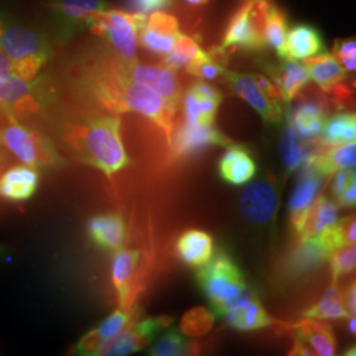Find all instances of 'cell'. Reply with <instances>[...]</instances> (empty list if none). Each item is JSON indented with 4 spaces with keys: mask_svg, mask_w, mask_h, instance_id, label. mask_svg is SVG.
<instances>
[{
    "mask_svg": "<svg viewBox=\"0 0 356 356\" xmlns=\"http://www.w3.org/2000/svg\"><path fill=\"white\" fill-rule=\"evenodd\" d=\"M40 107L32 82L17 76L0 78V108L7 115L33 114Z\"/></svg>",
    "mask_w": 356,
    "mask_h": 356,
    "instance_id": "cell-22",
    "label": "cell"
},
{
    "mask_svg": "<svg viewBox=\"0 0 356 356\" xmlns=\"http://www.w3.org/2000/svg\"><path fill=\"white\" fill-rule=\"evenodd\" d=\"M173 159H188L210 147H227L231 139L214 126H194L182 122L173 134L170 141Z\"/></svg>",
    "mask_w": 356,
    "mask_h": 356,
    "instance_id": "cell-13",
    "label": "cell"
},
{
    "mask_svg": "<svg viewBox=\"0 0 356 356\" xmlns=\"http://www.w3.org/2000/svg\"><path fill=\"white\" fill-rule=\"evenodd\" d=\"M175 254L189 267H204L214 254V239L202 229H186L175 243Z\"/></svg>",
    "mask_w": 356,
    "mask_h": 356,
    "instance_id": "cell-26",
    "label": "cell"
},
{
    "mask_svg": "<svg viewBox=\"0 0 356 356\" xmlns=\"http://www.w3.org/2000/svg\"><path fill=\"white\" fill-rule=\"evenodd\" d=\"M91 243L103 251L116 252L126 241V223L118 213L92 216L88 225Z\"/></svg>",
    "mask_w": 356,
    "mask_h": 356,
    "instance_id": "cell-24",
    "label": "cell"
},
{
    "mask_svg": "<svg viewBox=\"0 0 356 356\" xmlns=\"http://www.w3.org/2000/svg\"><path fill=\"white\" fill-rule=\"evenodd\" d=\"M207 54L209 51H204L194 38L181 33L173 51L163 58V64L169 66L173 70H185L191 64L204 60V57H207Z\"/></svg>",
    "mask_w": 356,
    "mask_h": 356,
    "instance_id": "cell-36",
    "label": "cell"
},
{
    "mask_svg": "<svg viewBox=\"0 0 356 356\" xmlns=\"http://www.w3.org/2000/svg\"><path fill=\"white\" fill-rule=\"evenodd\" d=\"M209 1H210V0H184L185 4H188L189 7H194V8H197V7H204Z\"/></svg>",
    "mask_w": 356,
    "mask_h": 356,
    "instance_id": "cell-48",
    "label": "cell"
},
{
    "mask_svg": "<svg viewBox=\"0 0 356 356\" xmlns=\"http://www.w3.org/2000/svg\"><path fill=\"white\" fill-rule=\"evenodd\" d=\"M326 177L313 164L307 163L304 165L300 176L293 188L289 202L288 214L293 232L298 239L305 227L306 219L312 210L316 198L319 195L322 184Z\"/></svg>",
    "mask_w": 356,
    "mask_h": 356,
    "instance_id": "cell-12",
    "label": "cell"
},
{
    "mask_svg": "<svg viewBox=\"0 0 356 356\" xmlns=\"http://www.w3.org/2000/svg\"><path fill=\"white\" fill-rule=\"evenodd\" d=\"M214 314L204 307H194L189 310L179 325V331L186 337H202L214 325Z\"/></svg>",
    "mask_w": 356,
    "mask_h": 356,
    "instance_id": "cell-40",
    "label": "cell"
},
{
    "mask_svg": "<svg viewBox=\"0 0 356 356\" xmlns=\"http://www.w3.org/2000/svg\"><path fill=\"white\" fill-rule=\"evenodd\" d=\"M293 343L298 344L306 355L331 356L337 353V339L330 326L318 319L305 318L286 329Z\"/></svg>",
    "mask_w": 356,
    "mask_h": 356,
    "instance_id": "cell-21",
    "label": "cell"
},
{
    "mask_svg": "<svg viewBox=\"0 0 356 356\" xmlns=\"http://www.w3.org/2000/svg\"><path fill=\"white\" fill-rule=\"evenodd\" d=\"M179 36L177 19L165 11H159L147 15L139 31L138 42L144 51L164 58L173 51Z\"/></svg>",
    "mask_w": 356,
    "mask_h": 356,
    "instance_id": "cell-15",
    "label": "cell"
},
{
    "mask_svg": "<svg viewBox=\"0 0 356 356\" xmlns=\"http://www.w3.org/2000/svg\"><path fill=\"white\" fill-rule=\"evenodd\" d=\"M151 344H152V341L149 338H147L136 327L135 321L132 318L124 330L103 346L98 353V356L129 355V354L145 350Z\"/></svg>",
    "mask_w": 356,
    "mask_h": 356,
    "instance_id": "cell-34",
    "label": "cell"
},
{
    "mask_svg": "<svg viewBox=\"0 0 356 356\" xmlns=\"http://www.w3.org/2000/svg\"><path fill=\"white\" fill-rule=\"evenodd\" d=\"M289 20L275 0H266L264 6V38L266 44L281 60H286V35Z\"/></svg>",
    "mask_w": 356,
    "mask_h": 356,
    "instance_id": "cell-31",
    "label": "cell"
},
{
    "mask_svg": "<svg viewBox=\"0 0 356 356\" xmlns=\"http://www.w3.org/2000/svg\"><path fill=\"white\" fill-rule=\"evenodd\" d=\"M344 304L351 316H356V280L353 281L344 293Z\"/></svg>",
    "mask_w": 356,
    "mask_h": 356,
    "instance_id": "cell-47",
    "label": "cell"
},
{
    "mask_svg": "<svg viewBox=\"0 0 356 356\" xmlns=\"http://www.w3.org/2000/svg\"><path fill=\"white\" fill-rule=\"evenodd\" d=\"M330 193L338 206L355 207L356 206V166L342 169L332 175Z\"/></svg>",
    "mask_w": 356,
    "mask_h": 356,
    "instance_id": "cell-38",
    "label": "cell"
},
{
    "mask_svg": "<svg viewBox=\"0 0 356 356\" xmlns=\"http://www.w3.org/2000/svg\"><path fill=\"white\" fill-rule=\"evenodd\" d=\"M222 99V92L214 86L204 81L194 82L184 95L182 122L194 126H214Z\"/></svg>",
    "mask_w": 356,
    "mask_h": 356,
    "instance_id": "cell-16",
    "label": "cell"
},
{
    "mask_svg": "<svg viewBox=\"0 0 356 356\" xmlns=\"http://www.w3.org/2000/svg\"><path fill=\"white\" fill-rule=\"evenodd\" d=\"M144 257L139 250L120 248L114 252L111 263V282L119 309L134 316L135 304L143 292Z\"/></svg>",
    "mask_w": 356,
    "mask_h": 356,
    "instance_id": "cell-9",
    "label": "cell"
},
{
    "mask_svg": "<svg viewBox=\"0 0 356 356\" xmlns=\"http://www.w3.org/2000/svg\"><path fill=\"white\" fill-rule=\"evenodd\" d=\"M351 314L348 313L344 304V293L337 284L332 281L330 286L323 292L318 301L309 306L304 312V318L318 319H347Z\"/></svg>",
    "mask_w": 356,
    "mask_h": 356,
    "instance_id": "cell-33",
    "label": "cell"
},
{
    "mask_svg": "<svg viewBox=\"0 0 356 356\" xmlns=\"http://www.w3.org/2000/svg\"><path fill=\"white\" fill-rule=\"evenodd\" d=\"M16 76L15 63L4 53L0 51V78Z\"/></svg>",
    "mask_w": 356,
    "mask_h": 356,
    "instance_id": "cell-46",
    "label": "cell"
},
{
    "mask_svg": "<svg viewBox=\"0 0 356 356\" xmlns=\"http://www.w3.org/2000/svg\"><path fill=\"white\" fill-rule=\"evenodd\" d=\"M318 140L327 147L356 141V113H339L327 118Z\"/></svg>",
    "mask_w": 356,
    "mask_h": 356,
    "instance_id": "cell-35",
    "label": "cell"
},
{
    "mask_svg": "<svg viewBox=\"0 0 356 356\" xmlns=\"http://www.w3.org/2000/svg\"><path fill=\"white\" fill-rule=\"evenodd\" d=\"M222 317L229 326L239 331L261 330L276 323L252 289H248L242 297L234 301L225 310Z\"/></svg>",
    "mask_w": 356,
    "mask_h": 356,
    "instance_id": "cell-18",
    "label": "cell"
},
{
    "mask_svg": "<svg viewBox=\"0 0 356 356\" xmlns=\"http://www.w3.org/2000/svg\"><path fill=\"white\" fill-rule=\"evenodd\" d=\"M310 79L325 94L334 97L337 101H346L351 94L346 86L347 72L330 53H323L317 57L304 60Z\"/></svg>",
    "mask_w": 356,
    "mask_h": 356,
    "instance_id": "cell-19",
    "label": "cell"
},
{
    "mask_svg": "<svg viewBox=\"0 0 356 356\" xmlns=\"http://www.w3.org/2000/svg\"><path fill=\"white\" fill-rule=\"evenodd\" d=\"M38 182L36 168L13 166L0 176V197L10 202H26L36 194Z\"/></svg>",
    "mask_w": 356,
    "mask_h": 356,
    "instance_id": "cell-25",
    "label": "cell"
},
{
    "mask_svg": "<svg viewBox=\"0 0 356 356\" xmlns=\"http://www.w3.org/2000/svg\"><path fill=\"white\" fill-rule=\"evenodd\" d=\"M195 277L210 305L219 316L250 289L239 266L225 252L213 256L206 266L198 268Z\"/></svg>",
    "mask_w": 356,
    "mask_h": 356,
    "instance_id": "cell-4",
    "label": "cell"
},
{
    "mask_svg": "<svg viewBox=\"0 0 356 356\" xmlns=\"http://www.w3.org/2000/svg\"><path fill=\"white\" fill-rule=\"evenodd\" d=\"M339 220L341 218L337 202L325 194H319L312 206V210L306 219L305 227L298 239L314 238L323 231L337 226Z\"/></svg>",
    "mask_w": 356,
    "mask_h": 356,
    "instance_id": "cell-32",
    "label": "cell"
},
{
    "mask_svg": "<svg viewBox=\"0 0 356 356\" xmlns=\"http://www.w3.org/2000/svg\"><path fill=\"white\" fill-rule=\"evenodd\" d=\"M175 0H126L129 13L149 15V13L165 11L172 7Z\"/></svg>",
    "mask_w": 356,
    "mask_h": 356,
    "instance_id": "cell-44",
    "label": "cell"
},
{
    "mask_svg": "<svg viewBox=\"0 0 356 356\" xmlns=\"http://www.w3.org/2000/svg\"><path fill=\"white\" fill-rule=\"evenodd\" d=\"M330 256L314 239H298V244L286 259L284 270L291 277H300L313 272L322 263L327 261Z\"/></svg>",
    "mask_w": 356,
    "mask_h": 356,
    "instance_id": "cell-29",
    "label": "cell"
},
{
    "mask_svg": "<svg viewBox=\"0 0 356 356\" xmlns=\"http://www.w3.org/2000/svg\"><path fill=\"white\" fill-rule=\"evenodd\" d=\"M285 119H286V123L281 134L279 154H280L282 165L286 169V172L291 173L307 164L314 157V154L318 152L321 143L318 139H316V141L302 140V138L293 127L286 114H285Z\"/></svg>",
    "mask_w": 356,
    "mask_h": 356,
    "instance_id": "cell-23",
    "label": "cell"
},
{
    "mask_svg": "<svg viewBox=\"0 0 356 356\" xmlns=\"http://www.w3.org/2000/svg\"><path fill=\"white\" fill-rule=\"evenodd\" d=\"M85 88L91 98L111 114L135 113L160 128L169 143L175 131L177 108L154 90L124 73L119 57H104L86 67Z\"/></svg>",
    "mask_w": 356,
    "mask_h": 356,
    "instance_id": "cell-1",
    "label": "cell"
},
{
    "mask_svg": "<svg viewBox=\"0 0 356 356\" xmlns=\"http://www.w3.org/2000/svg\"><path fill=\"white\" fill-rule=\"evenodd\" d=\"M132 318H134V316L127 314L122 309H118L111 316H108L107 318L104 319L97 329H92V331L101 341L103 347L108 341H111L118 334H120L122 331L124 330Z\"/></svg>",
    "mask_w": 356,
    "mask_h": 356,
    "instance_id": "cell-42",
    "label": "cell"
},
{
    "mask_svg": "<svg viewBox=\"0 0 356 356\" xmlns=\"http://www.w3.org/2000/svg\"><path fill=\"white\" fill-rule=\"evenodd\" d=\"M343 355L356 356V344L355 346H353V347H350V348H347V350L344 351Z\"/></svg>",
    "mask_w": 356,
    "mask_h": 356,
    "instance_id": "cell-50",
    "label": "cell"
},
{
    "mask_svg": "<svg viewBox=\"0 0 356 356\" xmlns=\"http://www.w3.org/2000/svg\"><path fill=\"white\" fill-rule=\"evenodd\" d=\"M48 8L58 38L67 41L90 29L92 16L107 8L104 0H49Z\"/></svg>",
    "mask_w": 356,
    "mask_h": 356,
    "instance_id": "cell-11",
    "label": "cell"
},
{
    "mask_svg": "<svg viewBox=\"0 0 356 356\" xmlns=\"http://www.w3.org/2000/svg\"><path fill=\"white\" fill-rule=\"evenodd\" d=\"M120 128L122 120L118 115H98L83 123L70 124L65 140L82 163L111 177L131 163Z\"/></svg>",
    "mask_w": 356,
    "mask_h": 356,
    "instance_id": "cell-2",
    "label": "cell"
},
{
    "mask_svg": "<svg viewBox=\"0 0 356 356\" xmlns=\"http://www.w3.org/2000/svg\"><path fill=\"white\" fill-rule=\"evenodd\" d=\"M186 73L191 76H198L204 81L216 79L219 76H225L226 73V51H223L220 47L214 48L213 51H209L207 57L204 60H200L189 67L185 69Z\"/></svg>",
    "mask_w": 356,
    "mask_h": 356,
    "instance_id": "cell-39",
    "label": "cell"
},
{
    "mask_svg": "<svg viewBox=\"0 0 356 356\" xmlns=\"http://www.w3.org/2000/svg\"><path fill=\"white\" fill-rule=\"evenodd\" d=\"M286 60H307L326 53L323 38L316 26L297 24L286 35Z\"/></svg>",
    "mask_w": 356,
    "mask_h": 356,
    "instance_id": "cell-28",
    "label": "cell"
},
{
    "mask_svg": "<svg viewBox=\"0 0 356 356\" xmlns=\"http://www.w3.org/2000/svg\"><path fill=\"white\" fill-rule=\"evenodd\" d=\"M347 319H348L347 329L353 335H356V316H350Z\"/></svg>",
    "mask_w": 356,
    "mask_h": 356,
    "instance_id": "cell-49",
    "label": "cell"
},
{
    "mask_svg": "<svg viewBox=\"0 0 356 356\" xmlns=\"http://www.w3.org/2000/svg\"><path fill=\"white\" fill-rule=\"evenodd\" d=\"M243 3H244V1H251V0H242Z\"/></svg>",
    "mask_w": 356,
    "mask_h": 356,
    "instance_id": "cell-51",
    "label": "cell"
},
{
    "mask_svg": "<svg viewBox=\"0 0 356 356\" xmlns=\"http://www.w3.org/2000/svg\"><path fill=\"white\" fill-rule=\"evenodd\" d=\"M309 163L316 166L326 178L330 177L338 170L355 168L356 141L335 147H327L321 143L318 152Z\"/></svg>",
    "mask_w": 356,
    "mask_h": 356,
    "instance_id": "cell-30",
    "label": "cell"
},
{
    "mask_svg": "<svg viewBox=\"0 0 356 356\" xmlns=\"http://www.w3.org/2000/svg\"><path fill=\"white\" fill-rule=\"evenodd\" d=\"M147 15L119 10H103L95 13L90 31L106 40L123 61L138 60V36Z\"/></svg>",
    "mask_w": 356,
    "mask_h": 356,
    "instance_id": "cell-5",
    "label": "cell"
},
{
    "mask_svg": "<svg viewBox=\"0 0 356 356\" xmlns=\"http://www.w3.org/2000/svg\"><path fill=\"white\" fill-rule=\"evenodd\" d=\"M219 177L229 185H244L254 177L257 165L251 152L239 144L227 145L218 164Z\"/></svg>",
    "mask_w": 356,
    "mask_h": 356,
    "instance_id": "cell-27",
    "label": "cell"
},
{
    "mask_svg": "<svg viewBox=\"0 0 356 356\" xmlns=\"http://www.w3.org/2000/svg\"><path fill=\"white\" fill-rule=\"evenodd\" d=\"M294 99V106L285 110L293 127L302 139H318L330 111L326 94L322 90L306 89Z\"/></svg>",
    "mask_w": 356,
    "mask_h": 356,
    "instance_id": "cell-10",
    "label": "cell"
},
{
    "mask_svg": "<svg viewBox=\"0 0 356 356\" xmlns=\"http://www.w3.org/2000/svg\"><path fill=\"white\" fill-rule=\"evenodd\" d=\"M341 226H342V232H343L344 245L346 244H356V216L342 218Z\"/></svg>",
    "mask_w": 356,
    "mask_h": 356,
    "instance_id": "cell-45",
    "label": "cell"
},
{
    "mask_svg": "<svg viewBox=\"0 0 356 356\" xmlns=\"http://www.w3.org/2000/svg\"><path fill=\"white\" fill-rule=\"evenodd\" d=\"M331 54L347 73L356 74V36L335 41Z\"/></svg>",
    "mask_w": 356,
    "mask_h": 356,
    "instance_id": "cell-43",
    "label": "cell"
},
{
    "mask_svg": "<svg viewBox=\"0 0 356 356\" xmlns=\"http://www.w3.org/2000/svg\"><path fill=\"white\" fill-rule=\"evenodd\" d=\"M0 51L15 63L16 76L26 82H33L49 57L41 35L4 17H0Z\"/></svg>",
    "mask_w": 356,
    "mask_h": 356,
    "instance_id": "cell-3",
    "label": "cell"
},
{
    "mask_svg": "<svg viewBox=\"0 0 356 356\" xmlns=\"http://www.w3.org/2000/svg\"><path fill=\"white\" fill-rule=\"evenodd\" d=\"M0 145L32 168L56 165L60 160L51 141L13 115H7V123L0 128Z\"/></svg>",
    "mask_w": 356,
    "mask_h": 356,
    "instance_id": "cell-7",
    "label": "cell"
},
{
    "mask_svg": "<svg viewBox=\"0 0 356 356\" xmlns=\"http://www.w3.org/2000/svg\"><path fill=\"white\" fill-rule=\"evenodd\" d=\"M120 61L124 73L131 79L154 90L172 106L178 108V104L181 101V85L176 70L164 64H143L138 60L127 63L122 58Z\"/></svg>",
    "mask_w": 356,
    "mask_h": 356,
    "instance_id": "cell-14",
    "label": "cell"
},
{
    "mask_svg": "<svg viewBox=\"0 0 356 356\" xmlns=\"http://www.w3.org/2000/svg\"><path fill=\"white\" fill-rule=\"evenodd\" d=\"M330 270L332 281L350 275L356 270V244H346L330 256Z\"/></svg>",
    "mask_w": 356,
    "mask_h": 356,
    "instance_id": "cell-41",
    "label": "cell"
},
{
    "mask_svg": "<svg viewBox=\"0 0 356 356\" xmlns=\"http://www.w3.org/2000/svg\"><path fill=\"white\" fill-rule=\"evenodd\" d=\"M268 78L280 90L282 101L289 106L294 98L307 88L310 74L305 63L297 60H281L279 63H261Z\"/></svg>",
    "mask_w": 356,
    "mask_h": 356,
    "instance_id": "cell-20",
    "label": "cell"
},
{
    "mask_svg": "<svg viewBox=\"0 0 356 356\" xmlns=\"http://www.w3.org/2000/svg\"><path fill=\"white\" fill-rule=\"evenodd\" d=\"M195 350V344L188 341L181 331L169 329L153 344L148 354L153 356L191 355Z\"/></svg>",
    "mask_w": 356,
    "mask_h": 356,
    "instance_id": "cell-37",
    "label": "cell"
},
{
    "mask_svg": "<svg viewBox=\"0 0 356 356\" xmlns=\"http://www.w3.org/2000/svg\"><path fill=\"white\" fill-rule=\"evenodd\" d=\"M266 0L244 1L229 17L220 48L223 51H260L267 48L264 38Z\"/></svg>",
    "mask_w": 356,
    "mask_h": 356,
    "instance_id": "cell-8",
    "label": "cell"
},
{
    "mask_svg": "<svg viewBox=\"0 0 356 356\" xmlns=\"http://www.w3.org/2000/svg\"><path fill=\"white\" fill-rule=\"evenodd\" d=\"M279 194L269 181H254L243 191L239 207L242 216L252 225H266L277 211Z\"/></svg>",
    "mask_w": 356,
    "mask_h": 356,
    "instance_id": "cell-17",
    "label": "cell"
},
{
    "mask_svg": "<svg viewBox=\"0 0 356 356\" xmlns=\"http://www.w3.org/2000/svg\"><path fill=\"white\" fill-rule=\"evenodd\" d=\"M223 78L232 92L248 103L266 123H281L286 104L282 101L279 88L268 76L226 70Z\"/></svg>",
    "mask_w": 356,
    "mask_h": 356,
    "instance_id": "cell-6",
    "label": "cell"
}]
</instances>
